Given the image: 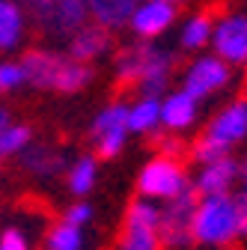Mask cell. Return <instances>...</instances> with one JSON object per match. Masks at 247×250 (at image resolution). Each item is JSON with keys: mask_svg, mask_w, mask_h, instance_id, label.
Instances as JSON below:
<instances>
[{"mask_svg": "<svg viewBox=\"0 0 247 250\" xmlns=\"http://www.w3.org/2000/svg\"><path fill=\"white\" fill-rule=\"evenodd\" d=\"M69 39H72L69 42V57L72 60H81V62H89V60L102 57L107 51V45H110L107 27H102V24H92V27L83 24L81 30H75Z\"/></svg>", "mask_w": 247, "mask_h": 250, "instance_id": "cell-13", "label": "cell"}, {"mask_svg": "<svg viewBox=\"0 0 247 250\" xmlns=\"http://www.w3.org/2000/svg\"><path fill=\"white\" fill-rule=\"evenodd\" d=\"M96 176H99L96 161H92L89 155H83V158H78V161L72 164V170H69V191L78 194V197L89 194L92 185H96Z\"/></svg>", "mask_w": 247, "mask_h": 250, "instance_id": "cell-22", "label": "cell"}, {"mask_svg": "<svg viewBox=\"0 0 247 250\" xmlns=\"http://www.w3.org/2000/svg\"><path fill=\"white\" fill-rule=\"evenodd\" d=\"M170 69H173V57L161 48H152L149 54V62H146V69H143V78H140V89H143V96H152V99H158V92L167 89V81H170Z\"/></svg>", "mask_w": 247, "mask_h": 250, "instance_id": "cell-15", "label": "cell"}, {"mask_svg": "<svg viewBox=\"0 0 247 250\" xmlns=\"http://www.w3.org/2000/svg\"><path fill=\"white\" fill-rule=\"evenodd\" d=\"M197 206H200V191L194 185H185L176 197L167 200V206L161 208V224H158L161 244H167V247H188L191 244Z\"/></svg>", "mask_w": 247, "mask_h": 250, "instance_id": "cell-3", "label": "cell"}, {"mask_svg": "<svg viewBox=\"0 0 247 250\" xmlns=\"http://www.w3.org/2000/svg\"><path fill=\"white\" fill-rule=\"evenodd\" d=\"M203 137H208L211 143H218V146L226 149V152H229L235 143L247 140V99L232 102L229 107H224L218 116L208 122V128H206Z\"/></svg>", "mask_w": 247, "mask_h": 250, "instance_id": "cell-8", "label": "cell"}, {"mask_svg": "<svg viewBox=\"0 0 247 250\" xmlns=\"http://www.w3.org/2000/svg\"><path fill=\"white\" fill-rule=\"evenodd\" d=\"M238 235L235 224V197L211 194L203 197L194 214V241L203 244H229Z\"/></svg>", "mask_w": 247, "mask_h": 250, "instance_id": "cell-1", "label": "cell"}, {"mask_svg": "<svg viewBox=\"0 0 247 250\" xmlns=\"http://www.w3.org/2000/svg\"><path fill=\"white\" fill-rule=\"evenodd\" d=\"M30 134H33L30 125H6V128H0V161L21 152L30 143Z\"/></svg>", "mask_w": 247, "mask_h": 250, "instance_id": "cell-24", "label": "cell"}, {"mask_svg": "<svg viewBox=\"0 0 247 250\" xmlns=\"http://www.w3.org/2000/svg\"><path fill=\"white\" fill-rule=\"evenodd\" d=\"M211 18H208V12H200V15H194L188 24H185V30H182V45L185 48H200V45H206L208 39H211Z\"/></svg>", "mask_w": 247, "mask_h": 250, "instance_id": "cell-23", "label": "cell"}, {"mask_svg": "<svg viewBox=\"0 0 247 250\" xmlns=\"http://www.w3.org/2000/svg\"><path fill=\"white\" fill-rule=\"evenodd\" d=\"M164 3H173V6H176V3H182V0H164Z\"/></svg>", "mask_w": 247, "mask_h": 250, "instance_id": "cell-33", "label": "cell"}, {"mask_svg": "<svg viewBox=\"0 0 247 250\" xmlns=\"http://www.w3.org/2000/svg\"><path fill=\"white\" fill-rule=\"evenodd\" d=\"M158 224H161V208L149 197L131 200L128 208H125V224H122V235H119V250H158L161 247Z\"/></svg>", "mask_w": 247, "mask_h": 250, "instance_id": "cell-4", "label": "cell"}, {"mask_svg": "<svg viewBox=\"0 0 247 250\" xmlns=\"http://www.w3.org/2000/svg\"><path fill=\"white\" fill-rule=\"evenodd\" d=\"M229 62L221 60V57H200L194 66L185 72V81H182V89L194 96L197 102L211 96V92H218L229 83Z\"/></svg>", "mask_w": 247, "mask_h": 250, "instance_id": "cell-7", "label": "cell"}, {"mask_svg": "<svg viewBox=\"0 0 247 250\" xmlns=\"http://www.w3.org/2000/svg\"><path fill=\"white\" fill-rule=\"evenodd\" d=\"M235 176H238V161L229 158V155H224V158H218V161L203 164V170H200L194 188L200 191V197L226 194V191H229V185L235 182Z\"/></svg>", "mask_w": 247, "mask_h": 250, "instance_id": "cell-12", "label": "cell"}, {"mask_svg": "<svg viewBox=\"0 0 247 250\" xmlns=\"http://www.w3.org/2000/svg\"><path fill=\"white\" fill-rule=\"evenodd\" d=\"M173 18H176V6L173 3H164V0H149V3H143V6L134 9L131 27H134L137 36L152 39V36L164 33V30L173 24Z\"/></svg>", "mask_w": 247, "mask_h": 250, "instance_id": "cell-11", "label": "cell"}, {"mask_svg": "<svg viewBox=\"0 0 247 250\" xmlns=\"http://www.w3.org/2000/svg\"><path fill=\"white\" fill-rule=\"evenodd\" d=\"M214 51L221 60L247 66V15H226L211 33Z\"/></svg>", "mask_w": 247, "mask_h": 250, "instance_id": "cell-9", "label": "cell"}, {"mask_svg": "<svg viewBox=\"0 0 247 250\" xmlns=\"http://www.w3.org/2000/svg\"><path fill=\"white\" fill-rule=\"evenodd\" d=\"M21 164L33 173V176H57L66 167V158L60 152L48 149V146H24L21 149Z\"/></svg>", "mask_w": 247, "mask_h": 250, "instance_id": "cell-18", "label": "cell"}, {"mask_svg": "<svg viewBox=\"0 0 247 250\" xmlns=\"http://www.w3.org/2000/svg\"><path fill=\"white\" fill-rule=\"evenodd\" d=\"M244 194H247V170H244Z\"/></svg>", "mask_w": 247, "mask_h": 250, "instance_id": "cell-32", "label": "cell"}, {"mask_svg": "<svg viewBox=\"0 0 247 250\" xmlns=\"http://www.w3.org/2000/svg\"><path fill=\"white\" fill-rule=\"evenodd\" d=\"M125 134H128V107L119 102L107 104L92 119V140H96L102 158H116L125 146Z\"/></svg>", "mask_w": 247, "mask_h": 250, "instance_id": "cell-6", "label": "cell"}, {"mask_svg": "<svg viewBox=\"0 0 247 250\" xmlns=\"http://www.w3.org/2000/svg\"><path fill=\"white\" fill-rule=\"evenodd\" d=\"M152 48H155V45L137 42V45H128V48H122L116 54V83L119 86H137L140 83Z\"/></svg>", "mask_w": 247, "mask_h": 250, "instance_id": "cell-14", "label": "cell"}, {"mask_svg": "<svg viewBox=\"0 0 247 250\" xmlns=\"http://www.w3.org/2000/svg\"><path fill=\"white\" fill-rule=\"evenodd\" d=\"M24 12L48 36H72L86 24V0H24Z\"/></svg>", "mask_w": 247, "mask_h": 250, "instance_id": "cell-2", "label": "cell"}, {"mask_svg": "<svg viewBox=\"0 0 247 250\" xmlns=\"http://www.w3.org/2000/svg\"><path fill=\"white\" fill-rule=\"evenodd\" d=\"M185 185H188L185 167L176 158H164V155L152 158L137 176V191L140 197H149V200H170Z\"/></svg>", "mask_w": 247, "mask_h": 250, "instance_id": "cell-5", "label": "cell"}, {"mask_svg": "<svg viewBox=\"0 0 247 250\" xmlns=\"http://www.w3.org/2000/svg\"><path fill=\"white\" fill-rule=\"evenodd\" d=\"M24 83V69L21 62H0V92H9Z\"/></svg>", "mask_w": 247, "mask_h": 250, "instance_id": "cell-27", "label": "cell"}, {"mask_svg": "<svg viewBox=\"0 0 247 250\" xmlns=\"http://www.w3.org/2000/svg\"><path fill=\"white\" fill-rule=\"evenodd\" d=\"M0 250H30V244L18 229H6L0 235Z\"/></svg>", "mask_w": 247, "mask_h": 250, "instance_id": "cell-29", "label": "cell"}, {"mask_svg": "<svg viewBox=\"0 0 247 250\" xmlns=\"http://www.w3.org/2000/svg\"><path fill=\"white\" fill-rule=\"evenodd\" d=\"M21 33H24V12L12 0H0V51L15 48Z\"/></svg>", "mask_w": 247, "mask_h": 250, "instance_id": "cell-20", "label": "cell"}, {"mask_svg": "<svg viewBox=\"0 0 247 250\" xmlns=\"http://www.w3.org/2000/svg\"><path fill=\"white\" fill-rule=\"evenodd\" d=\"M158 122H161V102H158V99L143 96L137 104L128 107V131H134V134H149V131H155Z\"/></svg>", "mask_w": 247, "mask_h": 250, "instance_id": "cell-19", "label": "cell"}, {"mask_svg": "<svg viewBox=\"0 0 247 250\" xmlns=\"http://www.w3.org/2000/svg\"><path fill=\"white\" fill-rule=\"evenodd\" d=\"M152 143H155V149H158V155H164V158H182L185 155V143L176 137V134H155L152 137Z\"/></svg>", "mask_w": 247, "mask_h": 250, "instance_id": "cell-26", "label": "cell"}, {"mask_svg": "<svg viewBox=\"0 0 247 250\" xmlns=\"http://www.w3.org/2000/svg\"><path fill=\"white\" fill-rule=\"evenodd\" d=\"M137 6H140V0H86V9L107 30L128 24Z\"/></svg>", "mask_w": 247, "mask_h": 250, "instance_id": "cell-17", "label": "cell"}, {"mask_svg": "<svg viewBox=\"0 0 247 250\" xmlns=\"http://www.w3.org/2000/svg\"><path fill=\"white\" fill-rule=\"evenodd\" d=\"M63 54H54V51H27L21 60V69H24V81L36 89H54L57 72L63 66Z\"/></svg>", "mask_w": 247, "mask_h": 250, "instance_id": "cell-10", "label": "cell"}, {"mask_svg": "<svg viewBox=\"0 0 247 250\" xmlns=\"http://www.w3.org/2000/svg\"><path fill=\"white\" fill-rule=\"evenodd\" d=\"M235 224H238V235L247 238V194L235 197Z\"/></svg>", "mask_w": 247, "mask_h": 250, "instance_id": "cell-30", "label": "cell"}, {"mask_svg": "<svg viewBox=\"0 0 247 250\" xmlns=\"http://www.w3.org/2000/svg\"><path fill=\"white\" fill-rule=\"evenodd\" d=\"M197 99L188 96V92H173V96H167L161 102V122L167 125V128L173 131H182V128H188V125L197 119Z\"/></svg>", "mask_w": 247, "mask_h": 250, "instance_id": "cell-16", "label": "cell"}, {"mask_svg": "<svg viewBox=\"0 0 247 250\" xmlns=\"http://www.w3.org/2000/svg\"><path fill=\"white\" fill-rule=\"evenodd\" d=\"M66 224H72V227H83V224H89L92 221V208L86 206V203H78V206H72V208H66V217H63Z\"/></svg>", "mask_w": 247, "mask_h": 250, "instance_id": "cell-28", "label": "cell"}, {"mask_svg": "<svg viewBox=\"0 0 247 250\" xmlns=\"http://www.w3.org/2000/svg\"><path fill=\"white\" fill-rule=\"evenodd\" d=\"M83 247V235H81V227H72V224H57L48 235V250H81Z\"/></svg>", "mask_w": 247, "mask_h": 250, "instance_id": "cell-25", "label": "cell"}, {"mask_svg": "<svg viewBox=\"0 0 247 250\" xmlns=\"http://www.w3.org/2000/svg\"><path fill=\"white\" fill-rule=\"evenodd\" d=\"M89 81H92V69L86 66V62L66 57L63 66H60V72H57L54 89H57V92H81Z\"/></svg>", "mask_w": 247, "mask_h": 250, "instance_id": "cell-21", "label": "cell"}, {"mask_svg": "<svg viewBox=\"0 0 247 250\" xmlns=\"http://www.w3.org/2000/svg\"><path fill=\"white\" fill-rule=\"evenodd\" d=\"M6 125H12V122H9V110L0 107V128H6Z\"/></svg>", "mask_w": 247, "mask_h": 250, "instance_id": "cell-31", "label": "cell"}]
</instances>
